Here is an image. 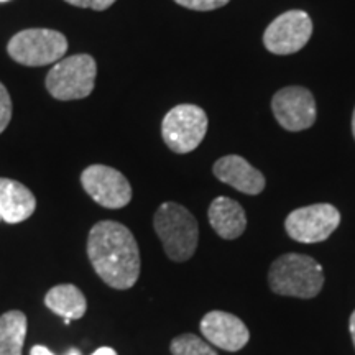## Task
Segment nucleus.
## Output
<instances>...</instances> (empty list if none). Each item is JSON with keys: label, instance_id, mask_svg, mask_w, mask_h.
<instances>
[{"label": "nucleus", "instance_id": "1", "mask_svg": "<svg viewBox=\"0 0 355 355\" xmlns=\"http://www.w3.org/2000/svg\"><path fill=\"white\" fill-rule=\"evenodd\" d=\"M87 257L99 278L114 290H130L140 277L139 243L121 222H97L87 237Z\"/></svg>", "mask_w": 355, "mask_h": 355}, {"label": "nucleus", "instance_id": "2", "mask_svg": "<svg viewBox=\"0 0 355 355\" xmlns=\"http://www.w3.org/2000/svg\"><path fill=\"white\" fill-rule=\"evenodd\" d=\"M268 285L279 296L316 298L324 286L322 266L309 255L285 254L270 266Z\"/></svg>", "mask_w": 355, "mask_h": 355}, {"label": "nucleus", "instance_id": "3", "mask_svg": "<svg viewBox=\"0 0 355 355\" xmlns=\"http://www.w3.org/2000/svg\"><path fill=\"white\" fill-rule=\"evenodd\" d=\"M155 232L173 261H186L194 255L199 242L196 217L176 202H163L153 217Z\"/></svg>", "mask_w": 355, "mask_h": 355}, {"label": "nucleus", "instance_id": "4", "mask_svg": "<svg viewBox=\"0 0 355 355\" xmlns=\"http://www.w3.org/2000/svg\"><path fill=\"white\" fill-rule=\"evenodd\" d=\"M96 76L97 64L91 55L63 58L48 73L46 89L58 101L84 99L94 91Z\"/></svg>", "mask_w": 355, "mask_h": 355}, {"label": "nucleus", "instance_id": "5", "mask_svg": "<svg viewBox=\"0 0 355 355\" xmlns=\"http://www.w3.org/2000/svg\"><path fill=\"white\" fill-rule=\"evenodd\" d=\"M7 51L12 60L24 66H46L63 60L68 40L56 30L28 28L8 42Z\"/></svg>", "mask_w": 355, "mask_h": 355}, {"label": "nucleus", "instance_id": "6", "mask_svg": "<svg viewBox=\"0 0 355 355\" xmlns=\"http://www.w3.org/2000/svg\"><path fill=\"white\" fill-rule=\"evenodd\" d=\"M207 132V115L193 104H180L165 115L162 135L168 148L175 153H189L196 150Z\"/></svg>", "mask_w": 355, "mask_h": 355}, {"label": "nucleus", "instance_id": "7", "mask_svg": "<svg viewBox=\"0 0 355 355\" xmlns=\"http://www.w3.org/2000/svg\"><path fill=\"white\" fill-rule=\"evenodd\" d=\"M339 224L340 212L332 204H313L290 212L285 229L293 241L318 243L327 241Z\"/></svg>", "mask_w": 355, "mask_h": 355}, {"label": "nucleus", "instance_id": "8", "mask_svg": "<svg viewBox=\"0 0 355 355\" xmlns=\"http://www.w3.org/2000/svg\"><path fill=\"white\" fill-rule=\"evenodd\" d=\"M313 35V20L303 10H290L277 17L263 33L265 48L273 55H293L306 46Z\"/></svg>", "mask_w": 355, "mask_h": 355}, {"label": "nucleus", "instance_id": "9", "mask_svg": "<svg viewBox=\"0 0 355 355\" xmlns=\"http://www.w3.org/2000/svg\"><path fill=\"white\" fill-rule=\"evenodd\" d=\"M81 184L89 196L107 209H121L132 201V186L115 168L105 165L87 166L81 175Z\"/></svg>", "mask_w": 355, "mask_h": 355}, {"label": "nucleus", "instance_id": "10", "mask_svg": "<svg viewBox=\"0 0 355 355\" xmlns=\"http://www.w3.org/2000/svg\"><path fill=\"white\" fill-rule=\"evenodd\" d=\"M275 119L285 130L301 132L316 122V101L306 87L290 86L279 89L272 99Z\"/></svg>", "mask_w": 355, "mask_h": 355}, {"label": "nucleus", "instance_id": "11", "mask_svg": "<svg viewBox=\"0 0 355 355\" xmlns=\"http://www.w3.org/2000/svg\"><path fill=\"white\" fill-rule=\"evenodd\" d=\"M199 329L207 343L227 352H239L250 340V332L242 319L225 311L204 314Z\"/></svg>", "mask_w": 355, "mask_h": 355}, {"label": "nucleus", "instance_id": "12", "mask_svg": "<svg viewBox=\"0 0 355 355\" xmlns=\"http://www.w3.org/2000/svg\"><path fill=\"white\" fill-rule=\"evenodd\" d=\"M214 176L243 194L257 196L265 189V176L239 155H227L214 163Z\"/></svg>", "mask_w": 355, "mask_h": 355}, {"label": "nucleus", "instance_id": "13", "mask_svg": "<svg viewBox=\"0 0 355 355\" xmlns=\"http://www.w3.org/2000/svg\"><path fill=\"white\" fill-rule=\"evenodd\" d=\"M37 199L25 184L8 178H0V222L20 224L33 216Z\"/></svg>", "mask_w": 355, "mask_h": 355}, {"label": "nucleus", "instance_id": "14", "mask_svg": "<svg viewBox=\"0 0 355 355\" xmlns=\"http://www.w3.org/2000/svg\"><path fill=\"white\" fill-rule=\"evenodd\" d=\"M211 227L225 241L239 239L247 229V216L243 207L234 199L219 196L211 202L207 211Z\"/></svg>", "mask_w": 355, "mask_h": 355}, {"label": "nucleus", "instance_id": "15", "mask_svg": "<svg viewBox=\"0 0 355 355\" xmlns=\"http://www.w3.org/2000/svg\"><path fill=\"white\" fill-rule=\"evenodd\" d=\"M44 304L64 319H81L87 309L86 296L78 286L69 285V283L53 286L44 296Z\"/></svg>", "mask_w": 355, "mask_h": 355}, {"label": "nucleus", "instance_id": "16", "mask_svg": "<svg viewBox=\"0 0 355 355\" xmlns=\"http://www.w3.org/2000/svg\"><path fill=\"white\" fill-rule=\"evenodd\" d=\"M26 326L28 321L21 311H7L0 316V355H21Z\"/></svg>", "mask_w": 355, "mask_h": 355}, {"label": "nucleus", "instance_id": "17", "mask_svg": "<svg viewBox=\"0 0 355 355\" xmlns=\"http://www.w3.org/2000/svg\"><path fill=\"white\" fill-rule=\"evenodd\" d=\"M171 355H217L207 340L196 334H181L170 344Z\"/></svg>", "mask_w": 355, "mask_h": 355}, {"label": "nucleus", "instance_id": "18", "mask_svg": "<svg viewBox=\"0 0 355 355\" xmlns=\"http://www.w3.org/2000/svg\"><path fill=\"white\" fill-rule=\"evenodd\" d=\"M176 3H180L181 7L189 8V10H198V12H209L216 10L227 6L230 0H175Z\"/></svg>", "mask_w": 355, "mask_h": 355}, {"label": "nucleus", "instance_id": "19", "mask_svg": "<svg viewBox=\"0 0 355 355\" xmlns=\"http://www.w3.org/2000/svg\"><path fill=\"white\" fill-rule=\"evenodd\" d=\"M12 119V99L8 96V91L0 83V133L6 130Z\"/></svg>", "mask_w": 355, "mask_h": 355}, {"label": "nucleus", "instance_id": "20", "mask_svg": "<svg viewBox=\"0 0 355 355\" xmlns=\"http://www.w3.org/2000/svg\"><path fill=\"white\" fill-rule=\"evenodd\" d=\"M64 2L71 3L74 7H81V8H92V10H105L109 8L112 3H115V0H64Z\"/></svg>", "mask_w": 355, "mask_h": 355}, {"label": "nucleus", "instance_id": "21", "mask_svg": "<svg viewBox=\"0 0 355 355\" xmlns=\"http://www.w3.org/2000/svg\"><path fill=\"white\" fill-rule=\"evenodd\" d=\"M30 355H55V354H53L48 347H44V345H33V347L30 349Z\"/></svg>", "mask_w": 355, "mask_h": 355}, {"label": "nucleus", "instance_id": "22", "mask_svg": "<svg viewBox=\"0 0 355 355\" xmlns=\"http://www.w3.org/2000/svg\"><path fill=\"white\" fill-rule=\"evenodd\" d=\"M349 331H350V336H352V344H354V347H355V309H354V313L350 314Z\"/></svg>", "mask_w": 355, "mask_h": 355}, {"label": "nucleus", "instance_id": "23", "mask_svg": "<svg viewBox=\"0 0 355 355\" xmlns=\"http://www.w3.org/2000/svg\"><path fill=\"white\" fill-rule=\"evenodd\" d=\"M92 355H117V352H115L112 347H101L97 349Z\"/></svg>", "mask_w": 355, "mask_h": 355}, {"label": "nucleus", "instance_id": "24", "mask_svg": "<svg viewBox=\"0 0 355 355\" xmlns=\"http://www.w3.org/2000/svg\"><path fill=\"white\" fill-rule=\"evenodd\" d=\"M66 355H83V354H81V350H78V349H69Z\"/></svg>", "mask_w": 355, "mask_h": 355}, {"label": "nucleus", "instance_id": "25", "mask_svg": "<svg viewBox=\"0 0 355 355\" xmlns=\"http://www.w3.org/2000/svg\"><path fill=\"white\" fill-rule=\"evenodd\" d=\"M352 133H354V139H355V109H354V115H352Z\"/></svg>", "mask_w": 355, "mask_h": 355}, {"label": "nucleus", "instance_id": "26", "mask_svg": "<svg viewBox=\"0 0 355 355\" xmlns=\"http://www.w3.org/2000/svg\"><path fill=\"white\" fill-rule=\"evenodd\" d=\"M0 2H7V0H0Z\"/></svg>", "mask_w": 355, "mask_h": 355}]
</instances>
